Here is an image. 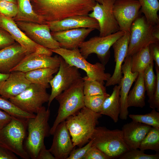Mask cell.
<instances>
[{"instance_id":"obj_3","label":"cell","mask_w":159,"mask_h":159,"mask_svg":"<svg viewBox=\"0 0 159 159\" xmlns=\"http://www.w3.org/2000/svg\"><path fill=\"white\" fill-rule=\"evenodd\" d=\"M83 79L81 77L70 87L63 91L55 99L59 102L57 114L50 134L53 135L58 125L69 117L77 113L84 107Z\"/></svg>"},{"instance_id":"obj_22","label":"cell","mask_w":159,"mask_h":159,"mask_svg":"<svg viewBox=\"0 0 159 159\" xmlns=\"http://www.w3.org/2000/svg\"><path fill=\"white\" fill-rule=\"evenodd\" d=\"M31 83L26 77L25 73L11 72L0 89V95L5 99L13 98L26 90Z\"/></svg>"},{"instance_id":"obj_21","label":"cell","mask_w":159,"mask_h":159,"mask_svg":"<svg viewBox=\"0 0 159 159\" xmlns=\"http://www.w3.org/2000/svg\"><path fill=\"white\" fill-rule=\"evenodd\" d=\"M27 54L26 50L16 42L0 50V72L9 74Z\"/></svg>"},{"instance_id":"obj_46","label":"cell","mask_w":159,"mask_h":159,"mask_svg":"<svg viewBox=\"0 0 159 159\" xmlns=\"http://www.w3.org/2000/svg\"><path fill=\"white\" fill-rule=\"evenodd\" d=\"M35 53L38 54L50 56H52L53 53L49 49L40 45H39L37 47Z\"/></svg>"},{"instance_id":"obj_10","label":"cell","mask_w":159,"mask_h":159,"mask_svg":"<svg viewBox=\"0 0 159 159\" xmlns=\"http://www.w3.org/2000/svg\"><path fill=\"white\" fill-rule=\"evenodd\" d=\"M119 31L104 36H96L84 41L80 45L79 49L82 55L86 59L93 53L95 54L104 65L110 57V49L113 44L125 33Z\"/></svg>"},{"instance_id":"obj_42","label":"cell","mask_w":159,"mask_h":159,"mask_svg":"<svg viewBox=\"0 0 159 159\" xmlns=\"http://www.w3.org/2000/svg\"><path fill=\"white\" fill-rule=\"evenodd\" d=\"M0 109L4 110L11 115L16 112L17 107L9 100L0 97Z\"/></svg>"},{"instance_id":"obj_18","label":"cell","mask_w":159,"mask_h":159,"mask_svg":"<svg viewBox=\"0 0 159 159\" xmlns=\"http://www.w3.org/2000/svg\"><path fill=\"white\" fill-rule=\"evenodd\" d=\"M130 39V32H125L112 46L114 51L115 67L112 75L106 81V87L119 85L120 82L122 77V66L127 55Z\"/></svg>"},{"instance_id":"obj_28","label":"cell","mask_w":159,"mask_h":159,"mask_svg":"<svg viewBox=\"0 0 159 159\" xmlns=\"http://www.w3.org/2000/svg\"><path fill=\"white\" fill-rule=\"evenodd\" d=\"M18 10L13 18L15 22H32L41 24L39 18L33 9L31 0H17Z\"/></svg>"},{"instance_id":"obj_48","label":"cell","mask_w":159,"mask_h":159,"mask_svg":"<svg viewBox=\"0 0 159 159\" xmlns=\"http://www.w3.org/2000/svg\"><path fill=\"white\" fill-rule=\"evenodd\" d=\"M9 1L17 4V0H0V1Z\"/></svg>"},{"instance_id":"obj_32","label":"cell","mask_w":159,"mask_h":159,"mask_svg":"<svg viewBox=\"0 0 159 159\" xmlns=\"http://www.w3.org/2000/svg\"><path fill=\"white\" fill-rule=\"evenodd\" d=\"M83 79V92L84 95L93 96L102 95L107 93L104 83L91 80L87 76Z\"/></svg>"},{"instance_id":"obj_31","label":"cell","mask_w":159,"mask_h":159,"mask_svg":"<svg viewBox=\"0 0 159 159\" xmlns=\"http://www.w3.org/2000/svg\"><path fill=\"white\" fill-rule=\"evenodd\" d=\"M144 151L151 150L159 151V129L152 127L141 143L138 148Z\"/></svg>"},{"instance_id":"obj_26","label":"cell","mask_w":159,"mask_h":159,"mask_svg":"<svg viewBox=\"0 0 159 159\" xmlns=\"http://www.w3.org/2000/svg\"><path fill=\"white\" fill-rule=\"evenodd\" d=\"M135 85L129 91L127 97L128 107L143 108L145 105V88L143 72L139 73Z\"/></svg>"},{"instance_id":"obj_4","label":"cell","mask_w":159,"mask_h":159,"mask_svg":"<svg viewBox=\"0 0 159 159\" xmlns=\"http://www.w3.org/2000/svg\"><path fill=\"white\" fill-rule=\"evenodd\" d=\"M50 111L43 106L35 116L27 121L28 135L24 148L30 158L37 159L40 151L44 144V140L50 134L49 120Z\"/></svg>"},{"instance_id":"obj_20","label":"cell","mask_w":159,"mask_h":159,"mask_svg":"<svg viewBox=\"0 0 159 159\" xmlns=\"http://www.w3.org/2000/svg\"><path fill=\"white\" fill-rule=\"evenodd\" d=\"M51 32H56L80 28H90L99 30L98 23L88 15L70 17L61 20L47 24Z\"/></svg>"},{"instance_id":"obj_44","label":"cell","mask_w":159,"mask_h":159,"mask_svg":"<svg viewBox=\"0 0 159 159\" xmlns=\"http://www.w3.org/2000/svg\"><path fill=\"white\" fill-rule=\"evenodd\" d=\"M37 159H55V158L44 144L40 150Z\"/></svg>"},{"instance_id":"obj_17","label":"cell","mask_w":159,"mask_h":159,"mask_svg":"<svg viewBox=\"0 0 159 159\" xmlns=\"http://www.w3.org/2000/svg\"><path fill=\"white\" fill-rule=\"evenodd\" d=\"M130 63L131 56H126L122 66V72L123 76L119 84L120 86V111L119 117L123 120L127 119L128 114L127 100L129 92L139 74L138 72H132Z\"/></svg>"},{"instance_id":"obj_5","label":"cell","mask_w":159,"mask_h":159,"mask_svg":"<svg viewBox=\"0 0 159 159\" xmlns=\"http://www.w3.org/2000/svg\"><path fill=\"white\" fill-rule=\"evenodd\" d=\"M90 139L96 147L110 158H118L130 149L124 140L121 130L95 127Z\"/></svg>"},{"instance_id":"obj_49","label":"cell","mask_w":159,"mask_h":159,"mask_svg":"<svg viewBox=\"0 0 159 159\" xmlns=\"http://www.w3.org/2000/svg\"><path fill=\"white\" fill-rule=\"evenodd\" d=\"M96 2H98L100 4H101L103 2V0H93Z\"/></svg>"},{"instance_id":"obj_15","label":"cell","mask_w":159,"mask_h":159,"mask_svg":"<svg viewBox=\"0 0 159 159\" xmlns=\"http://www.w3.org/2000/svg\"><path fill=\"white\" fill-rule=\"evenodd\" d=\"M60 64L59 56L52 57L34 52L27 54L11 72L19 71L26 73L41 68H59Z\"/></svg>"},{"instance_id":"obj_8","label":"cell","mask_w":159,"mask_h":159,"mask_svg":"<svg viewBox=\"0 0 159 159\" xmlns=\"http://www.w3.org/2000/svg\"><path fill=\"white\" fill-rule=\"evenodd\" d=\"M159 25L153 26L145 16H139L132 23L130 29V39L127 56L132 55L151 43L159 42L154 32Z\"/></svg>"},{"instance_id":"obj_23","label":"cell","mask_w":159,"mask_h":159,"mask_svg":"<svg viewBox=\"0 0 159 159\" xmlns=\"http://www.w3.org/2000/svg\"><path fill=\"white\" fill-rule=\"evenodd\" d=\"M0 27L8 32L15 41L26 50L27 54L35 52L39 45L29 38L12 18L0 14Z\"/></svg>"},{"instance_id":"obj_45","label":"cell","mask_w":159,"mask_h":159,"mask_svg":"<svg viewBox=\"0 0 159 159\" xmlns=\"http://www.w3.org/2000/svg\"><path fill=\"white\" fill-rule=\"evenodd\" d=\"M12 117L0 109V131L10 122Z\"/></svg>"},{"instance_id":"obj_2","label":"cell","mask_w":159,"mask_h":159,"mask_svg":"<svg viewBox=\"0 0 159 159\" xmlns=\"http://www.w3.org/2000/svg\"><path fill=\"white\" fill-rule=\"evenodd\" d=\"M101 115L85 106L66 120V126L74 147H82L90 140Z\"/></svg>"},{"instance_id":"obj_30","label":"cell","mask_w":159,"mask_h":159,"mask_svg":"<svg viewBox=\"0 0 159 159\" xmlns=\"http://www.w3.org/2000/svg\"><path fill=\"white\" fill-rule=\"evenodd\" d=\"M138 0L141 5L140 12L144 14L147 21L153 26L159 25L158 0Z\"/></svg>"},{"instance_id":"obj_19","label":"cell","mask_w":159,"mask_h":159,"mask_svg":"<svg viewBox=\"0 0 159 159\" xmlns=\"http://www.w3.org/2000/svg\"><path fill=\"white\" fill-rule=\"evenodd\" d=\"M95 29L80 28L51 32L54 39L59 43L60 47L68 49L79 48L80 44Z\"/></svg>"},{"instance_id":"obj_25","label":"cell","mask_w":159,"mask_h":159,"mask_svg":"<svg viewBox=\"0 0 159 159\" xmlns=\"http://www.w3.org/2000/svg\"><path fill=\"white\" fill-rule=\"evenodd\" d=\"M120 86L119 84L114 87L111 95L107 97L104 102L102 110L100 113L110 117L116 123L119 120L120 111Z\"/></svg>"},{"instance_id":"obj_34","label":"cell","mask_w":159,"mask_h":159,"mask_svg":"<svg viewBox=\"0 0 159 159\" xmlns=\"http://www.w3.org/2000/svg\"><path fill=\"white\" fill-rule=\"evenodd\" d=\"M129 116L132 121L150 125L159 129V112L155 109L144 115L130 114Z\"/></svg>"},{"instance_id":"obj_39","label":"cell","mask_w":159,"mask_h":159,"mask_svg":"<svg viewBox=\"0 0 159 159\" xmlns=\"http://www.w3.org/2000/svg\"><path fill=\"white\" fill-rule=\"evenodd\" d=\"M157 83L156 90L151 99L148 101L150 107L159 111V68L155 66Z\"/></svg>"},{"instance_id":"obj_16","label":"cell","mask_w":159,"mask_h":159,"mask_svg":"<svg viewBox=\"0 0 159 159\" xmlns=\"http://www.w3.org/2000/svg\"><path fill=\"white\" fill-rule=\"evenodd\" d=\"M53 135V142L49 150L55 159H67L74 147L65 120L58 125Z\"/></svg>"},{"instance_id":"obj_6","label":"cell","mask_w":159,"mask_h":159,"mask_svg":"<svg viewBox=\"0 0 159 159\" xmlns=\"http://www.w3.org/2000/svg\"><path fill=\"white\" fill-rule=\"evenodd\" d=\"M27 121L12 117L0 131V143L2 146L24 159L30 158L23 145Z\"/></svg>"},{"instance_id":"obj_7","label":"cell","mask_w":159,"mask_h":159,"mask_svg":"<svg viewBox=\"0 0 159 159\" xmlns=\"http://www.w3.org/2000/svg\"><path fill=\"white\" fill-rule=\"evenodd\" d=\"M50 50L59 55L70 65L85 71L87 76L91 80L104 83L111 76L105 72V65L102 63L92 64L88 62L81 54L79 48L70 50L60 47Z\"/></svg>"},{"instance_id":"obj_50","label":"cell","mask_w":159,"mask_h":159,"mask_svg":"<svg viewBox=\"0 0 159 159\" xmlns=\"http://www.w3.org/2000/svg\"><path fill=\"white\" fill-rule=\"evenodd\" d=\"M0 147H3L2 146V145H1V144L0 143ZM4 148V147H3Z\"/></svg>"},{"instance_id":"obj_36","label":"cell","mask_w":159,"mask_h":159,"mask_svg":"<svg viewBox=\"0 0 159 159\" xmlns=\"http://www.w3.org/2000/svg\"><path fill=\"white\" fill-rule=\"evenodd\" d=\"M120 159H159V154H148L138 149L130 150L119 157Z\"/></svg>"},{"instance_id":"obj_33","label":"cell","mask_w":159,"mask_h":159,"mask_svg":"<svg viewBox=\"0 0 159 159\" xmlns=\"http://www.w3.org/2000/svg\"><path fill=\"white\" fill-rule=\"evenodd\" d=\"M153 62L151 63L143 72V78L146 91L150 100L156 90L157 79L153 70Z\"/></svg>"},{"instance_id":"obj_43","label":"cell","mask_w":159,"mask_h":159,"mask_svg":"<svg viewBox=\"0 0 159 159\" xmlns=\"http://www.w3.org/2000/svg\"><path fill=\"white\" fill-rule=\"evenodd\" d=\"M159 42L153 43L149 45L150 55L155 62V66L159 68Z\"/></svg>"},{"instance_id":"obj_40","label":"cell","mask_w":159,"mask_h":159,"mask_svg":"<svg viewBox=\"0 0 159 159\" xmlns=\"http://www.w3.org/2000/svg\"><path fill=\"white\" fill-rule=\"evenodd\" d=\"M110 158L95 146H92L83 159H109Z\"/></svg>"},{"instance_id":"obj_13","label":"cell","mask_w":159,"mask_h":159,"mask_svg":"<svg viewBox=\"0 0 159 159\" xmlns=\"http://www.w3.org/2000/svg\"><path fill=\"white\" fill-rule=\"evenodd\" d=\"M16 22L20 29L36 44L50 49L60 47L59 43L52 37L47 24L21 21Z\"/></svg>"},{"instance_id":"obj_24","label":"cell","mask_w":159,"mask_h":159,"mask_svg":"<svg viewBox=\"0 0 159 159\" xmlns=\"http://www.w3.org/2000/svg\"><path fill=\"white\" fill-rule=\"evenodd\" d=\"M151 126L133 121L124 125L122 128L123 138L130 150L138 148Z\"/></svg>"},{"instance_id":"obj_37","label":"cell","mask_w":159,"mask_h":159,"mask_svg":"<svg viewBox=\"0 0 159 159\" xmlns=\"http://www.w3.org/2000/svg\"><path fill=\"white\" fill-rule=\"evenodd\" d=\"M18 10L17 4L5 1H0V14L13 18L16 15Z\"/></svg>"},{"instance_id":"obj_1","label":"cell","mask_w":159,"mask_h":159,"mask_svg":"<svg viewBox=\"0 0 159 159\" xmlns=\"http://www.w3.org/2000/svg\"><path fill=\"white\" fill-rule=\"evenodd\" d=\"M41 24L73 16L88 15L96 2L93 0H31Z\"/></svg>"},{"instance_id":"obj_14","label":"cell","mask_w":159,"mask_h":159,"mask_svg":"<svg viewBox=\"0 0 159 159\" xmlns=\"http://www.w3.org/2000/svg\"><path fill=\"white\" fill-rule=\"evenodd\" d=\"M140 8L138 0H115L113 12L120 30L130 32L132 23L139 16Z\"/></svg>"},{"instance_id":"obj_38","label":"cell","mask_w":159,"mask_h":159,"mask_svg":"<svg viewBox=\"0 0 159 159\" xmlns=\"http://www.w3.org/2000/svg\"><path fill=\"white\" fill-rule=\"evenodd\" d=\"M92 140L90 139L84 146L73 149L67 159H83L86 153L91 147Z\"/></svg>"},{"instance_id":"obj_27","label":"cell","mask_w":159,"mask_h":159,"mask_svg":"<svg viewBox=\"0 0 159 159\" xmlns=\"http://www.w3.org/2000/svg\"><path fill=\"white\" fill-rule=\"evenodd\" d=\"M59 68L38 69L25 73V76L31 83L44 85L48 88L49 82L53 78V74L58 72Z\"/></svg>"},{"instance_id":"obj_9","label":"cell","mask_w":159,"mask_h":159,"mask_svg":"<svg viewBox=\"0 0 159 159\" xmlns=\"http://www.w3.org/2000/svg\"><path fill=\"white\" fill-rule=\"evenodd\" d=\"M47 87L31 83L24 91L9 100L26 112L34 114L40 110L43 104L48 102L50 97Z\"/></svg>"},{"instance_id":"obj_47","label":"cell","mask_w":159,"mask_h":159,"mask_svg":"<svg viewBox=\"0 0 159 159\" xmlns=\"http://www.w3.org/2000/svg\"><path fill=\"white\" fill-rule=\"evenodd\" d=\"M9 74L3 73L0 72V89L4 82L9 77Z\"/></svg>"},{"instance_id":"obj_29","label":"cell","mask_w":159,"mask_h":159,"mask_svg":"<svg viewBox=\"0 0 159 159\" xmlns=\"http://www.w3.org/2000/svg\"><path fill=\"white\" fill-rule=\"evenodd\" d=\"M153 60L150 55L149 46L131 56V70L132 72H143Z\"/></svg>"},{"instance_id":"obj_12","label":"cell","mask_w":159,"mask_h":159,"mask_svg":"<svg viewBox=\"0 0 159 159\" xmlns=\"http://www.w3.org/2000/svg\"><path fill=\"white\" fill-rule=\"evenodd\" d=\"M115 1L103 0L101 4L96 2L92 12L88 15L97 21L99 27L100 36L111 34L120 30L113 12Z\"/></svg>"},{"instance_id":"obj_11","label":"cell","mask_w":159,"mask_h":159,"mask_svg":"<svg viewBox=\"0 0 159 159\" xmlns=\"http://www.w3.org/2000/svg\"><path fill=\"white\" fill-rule=\"evenodd\" d=\"M59 57L60 64L57 73L49 82L52 89L48 107L56 97L82 77L79 69L69 64L60 56Z\"/></svg>"},{"instance_id":"obj_41","label":"cell","mask_w":159,"mask_h":159,"mask_svg":"<svg viewBox=\"0 0 159 159\" xmlns=\"http://www.w3.org/2000/svg\"><path fill=\"white\" fill-rule=\"evenodd\" d=\"M15 42L8 32L0 27V50L13 44Z\"/></svg>"},{"instance_id":"obj_35","label":"cell","mask_w":159,"mask_h":159,"mask_svg":"<svg viewBox=\"0 0 159 159\" xmlns=\"http://www.w3.org/2000/svg\"><path fill=\"white\" fill-rule=\"evenodd\" d=\"M110 95L109 94L106 93L102 95H84L85 106L95 112L100 113L104 102Z\"/></svg>"}]
</instances>
